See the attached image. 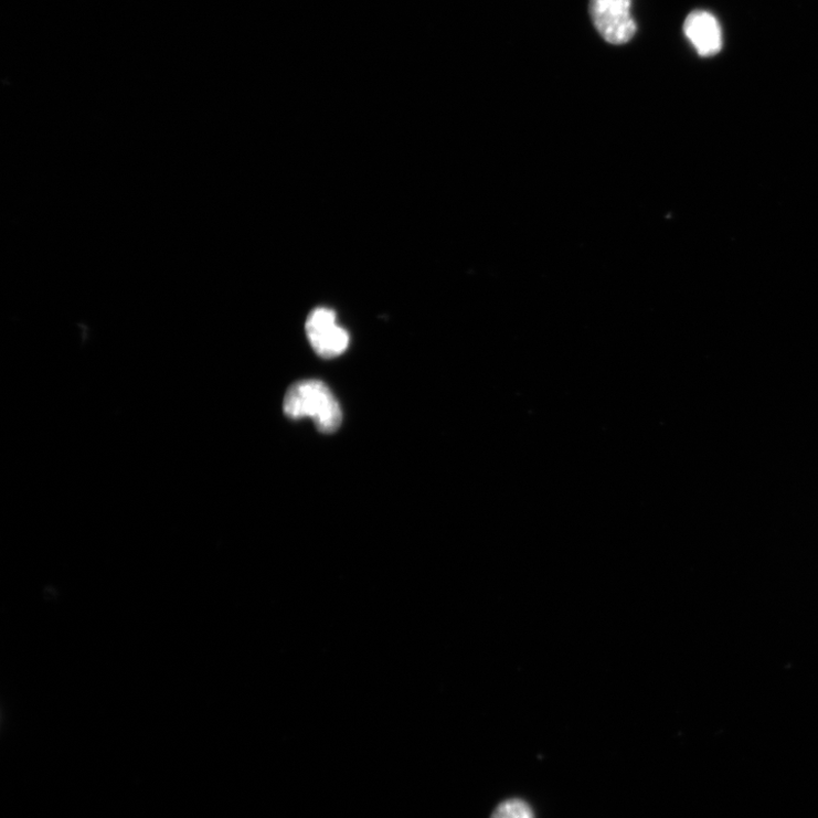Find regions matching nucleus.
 Listing matches in <instances>:
<instances>
[{
	"label": "nucleus",
	"instance_id": "1",
	"mask_svg": "<svg viewBox=\"0 0 818 818\" xmlns=\"http://www.w3.org/2000/svg\"><path fill=\"white\" fill-rule=\"evenodd\" d=\"M285 414L293 419L309 417L318 431L333 434L342 422L341 407L328 387L319 380H304L293 384L285 396Z\"/></svg>",
	"mask_w": 818,
	"mask_h": 818
},
{
	"label": "nucleus",
	"instance_id": "2",
	"mask_svg": "<svg viewBox=\"0 0 818 818\" xmlns=\"http://www.w3.org/2000/svg\"><path fill=\"white\" fill-rule=\"evenodd\" d=\"M633 0H591V15L597 31L613 45L627 44L637 31L631 15Z\"/></svg>",
	"mask_w": 818,
	"mask_h": 818
},
{
	"label": "nucleus",
	"instance_id": "3",
	"mask_svg": "<svg viewBox=\"0 0 818 818\" xmlns=\"http://www.w3.org/2000/svg\"><path fill=\"white\" fill-rule=\"evenodd\" d=\"M307 338L316 353L325 359L343 354L349 344L348 332L337 325V317L329 308H317L306 321Z\"/></svg>",
	"mask_w": 818,
	"mask_h": 818
},
{
	"label": "nucleus",
	"instance_id": "4",
	"mask_svg": "<svg viewBox=\"0 0 818 818\" xmlns=\"http://www.w3.org/2000/svg\"><path fill=\"white\" fill-rule=\"evenodd\" d=\"M684 34L697 53L703 57L719 54L723 47V34L718 19L708 11H694L683 25Z\"/></svg>",
	"mask_w": 818,
	"mask_h": 818
},
{
	"label": "nucleus",
	"instance_id": "5",
	"mask_svg": "<svg viewBox=\"0 0 818 818\" xmlns=\"http://www.w3.org/2000/svg\"><path fill=\"white\" fill-rule=\"evenodd\" d=\"M490 818H535V815L529 803L512 798L500 803Z\"/></svg>",
	"mask_w": 818,
	"mask_h": 818
}]
</instances>
